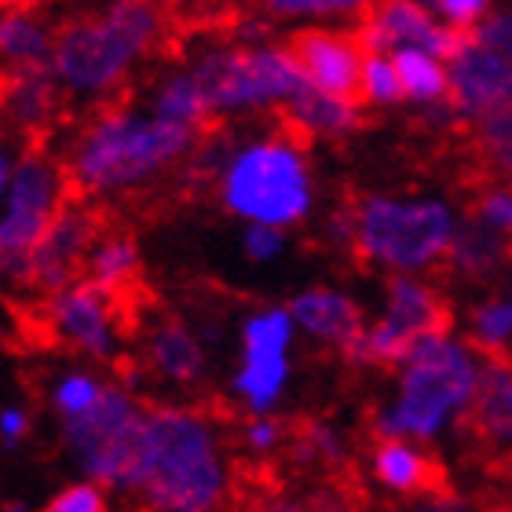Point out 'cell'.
Instances as JSON below:
<instances>
[{
	"label": "cell",
	"instance_id": "38",
	"mask_svg": "<svg viewBox=\"0 0 512 512\" xmlns=\"http://www.w3.org/2000/svg\"><path fill=\"white\" fill-rule=\"evenodd\" d=\"M26 436H30V414L19 403L0 406V447L15 450Z\"/></svg>",
	"mask_w": 512,
	"mask_h": 512
},
{
	"label": "cell",
	"instance_id": "22",
	"mask_svg": "<svg viewBox=\"0 0 512 512\" xmlns=\"http://www.w3.org/2000/svg\"><path fill=\"white\" fill-rule=\"evenodd\" d=\"M366 107H355V103H344V99H333L319 88H304L300 96H293L282 107V128H286L289 136L300 139L304 147H308L311 139H322V136H352L359 128L366 125Z\"/></svg>",
	"mask_w": 512,
	"mask_h": 512
},
{
	"label": "cell",
	"instance_id": "29",
	"mask_svg": "<svg viewBox=\"0 0 512 512\" xmlns=\"http://www.w3.org/2000/svg\"><path fill=\"white\" fill-rule=\"evenodd\" d=\"M260 512H363V505H359V494L348 491L344 483H319L308 491L271 494Z\"/></svg>",
	"mask_w": 512,
	"mask_h": 512
},
{
	"label": "cell",
	"instance_id": "40",
	"mask_svg": "<svg viewBox=\"0 0 512 512\" xmlns=\"http://www.w3.org/2000/svg\"><path fill=\"white\" fill-rule=\"evenodd\" d=\"M22 154H15L8 143V136L0 132V202H4V191H8V183H11V172H15V165H19Z\"/></svg>",
	"mask_w": 512,
	"mask_h": 512
},
{
	"label": "cell",
	"instance_id": "26",
	"mask_svg": "<svg viewBox=\"0 0 512 512\" xmlns=\"http://www.w3.org/2000/svg\"><path fill=\"white\" fill-rule=\"evenodd\" d=\"M139 264H143L139 260V246L128 235H99V242L88 253L85 278L118 297V293H125L136 282Z\"/></svg>",
	"mask_w": 512,
	"mask_h": 512
},
{
	"label": "cell",
	"instance_id": "10",
	"mask_svg": "<svg viewBox=\"0 0 512 512\" xmlns=\"http://www.w3.org/2000/svg\"><path fill=\"white\" fill-rule=\"evenodd\" d=\"M70 172L44 150H26L11 172L0 202V256H26L37 249L55 216L70 202Z\"/></svg>",
	"mask_w": 512,
	"mask_h": 512
},
{
	"label": "cell",
	"instance_id": "23",
	"mask_svg": "<svg viewBox=\"0 0 512 512\" xmlns=\"http://www.w3.org/2000/svg\"><path fill=\"white\" fill-rule=\"evenodd\" d=\"M512 260V242L505 231L483 224L480 216L461 220L458 231H454V242H450L447 264L450 271H458L465 278H487L494 275L498 267H505Z\"/></svg>",
	"mask_w": 512,
	"mask_h": 512
},
{
	"label": "cell",
	"instance_id": "31",
	"mask_svg": "<svg viewBox=\"0 0 512 512\" xmlns=\"http://www.w3.org/2000/svg\"><path fill=\"white\" fill-rule=\"evenodd\" d=\"M472 344L483 359H512V300H487L472 311Z\"/></svg>",
	"mask_w": 512,
	"mask_h": 512
},
{
	"label": "cell",
	"instance_id": "16",
	"mask_svg": "<svg viewBox=\"0 0 512 512\" xmlns=\"http://www.w3.org/2000/svg\"><path fill=\"white\" fill-rule=\"evenodd\" d=\"M447 103L461 121L512 107V55L494 52L472 37L469 48L450 63Z\"/></svg>",
	"mask_w": 512,
	"mask_h": 512
},
{
	"label": "cell",
	"instance_id": "1",
	"mask_svg": "<svg viewBox=\"0 0 512 512\" xmlns=\"http://www.w3.org/2000/svg\"><path fill=\"white\" fill-rule=\"evenodd\" d=\"M128 494L143 512H220L231 465L213 417L191 406H150Z\"/></svg>",
	"mask_w": 512,
	"mask_h": 512
},
{
	"label": "cell",
	"instance_id": "18",
	"mask_svg": "<svg viewBox=\"0 0 512 512\" xmlns=\"http://www.w3.org/2000/svg\"><path fill=\"white\" fill-rule=\"evenodd\" d=\"M63 88L48 66L4 70L0 77V121L19 136H41L55 121Z\"/></svg>",
	"mask_w": 512,
	"mask_h": 512
},
{
	"label": "cell",
	"instance_id": "12",
	"mask_svg": "<svg viewBox=\"0 0 512 512\" xmlns=\"http://www.w3.org/2000/svg\"><path fill=\"white\" fill-rule=\"evenodd\" d=\"M41 319L55 341L74 348L92 363H110L121 352V326L114 293L99 289L88 278H77L59 293H48L41 304Z\"/></svg>",
	"mask_w": 512,
	"mask_h": 512
},
{
	"label": "cell",
	"instance_id": "2",
	"mask_svg": "<svg viewBox=\"0 0 512 512\" xmlns=\"http://www.w3.org/2000/svg\"><path fill=\"white\" fill-rule=\"evenodd\" d=\"M205 136L154 118L150 110L107 107L77 136L66 172L85 194H128L154 183L176 161L191 158Z\"/></svg>",
	"mask_w": 512,
	"mask_h": 512
},
{
	"label": "cell",
	"instance_id": "34",
	"mask_svg": "<svg viewBox=\"0 0 512 512\" xmlns=\"http://www.w3.org/2000/svg\"><path fill=\"white\" fill-rule=\"evenodd\" d=\"M41 512H107V487L92 480H77L48 498Z\"/></svg>",
	"mask_w": 512,
	"mask_h": 512
},
{
	"label": "cell",
	"instance_id": "17",
	"mask_svg": "<svg viewBox=\"0 0 512 512\" xmlns=\"http://www.w3.org/2000/svg\"><path fill=\"white\" fill-rule=\"evenodd\" d=\"M461 436L476 447H512V359H483L472 403L461 410Z\"/></svg>",
	"mask_w": 512,
	"mask_h": 512
},
{
	"label": "cell",
	"instance_id": "27",
	"mask_svg": "<svg viewBox=\"0 0 512 512\" xmlns=\"http://www.w3.org/2000/svg\"><path fill=\"white\" fill-rule=\"evenodd\" d=\"M392 66H395V74H399V85H403L406 99L425 103V107L447 103L450 74H443V66L436 63V55L421 52V48H399V52H392Z\"/></svg>",
	"mask_w": 512,
	"mask_h": 512
},
{
	"label": "cell",
	"instance_id": "33",
	"mask_svg": "<svg viewBox=\"0 0 512 512\" xmlns=\"http://www.w3.org/2000/svg\"><path fill=\"white\" fill-rule=\"evenodd\" d=\"M363 92H366V103H370V110L403 103L406 92H403V85H399V74H395L392 59H384V55H366Z\"/></svg>",
	"mask_w": 512,
	"mask_h": 512
},
{
	"label": "cell",
	"instance_id": "14",
	"mask_svg": "<svg viewBox=\"0 0 512 512\" xmlns=\"http://www.w3.org/2000/svg\"><path fill=\"white\" fill-rule=\"evenodd\" d=\"M289 55L297 59L300 74L311 88H319L326 96L366 107L363 92V70L366 52L359 48L355 33H333V30H297L289 37Z\"/></svg>",
	"mask_w": 512,
	"mask_h": 512
},
{
	"label": "cell",
	"instance_id": "25",
	"mask_svg": "<svg viewBox=\"0 0 512 512\" xmlns=\"http://www.w3.org/2000/svg\"><path fill=\"white\" fill-rule=\"evenodd\" d=\"M55 52V33L33 11H0V66L30 70L48 66Z\"/></svg>",
	"mask_w": 512,
	"mask_h": 512
},
{
	"label": "cell",
	"instance_id": "21",
	"mask_svg": "<svg viewBox=\"0 0 512 512\" xmlns=\"http://www.w3.org/2000/svg\"><path fill=\"white\" fill-rule=\"evenodd\" d=\"M289 315L315 341H326L333 348H341V352L366 333L359 304L352 297L337 293V289H304V293L289 300Z\"/></svg>",
	"mask_w": 512,
	"mask_h": 512
},
{
	"label": "cell",
	"instance_id": "8",
	"mask_svg": "<svg viewBox=\"0 0 512 512\" xmlns=\"http://www.w3.org/2000/svg\"><path fill=\"white\" fill-rule=\"evenodd\" d=\"M143 425H147V406L139 403V395L125 384H107L103 399L88 414L63 421V447L70 450L85 480L128 494Z\"/></svg>",
	"mask_w": 512,
	"mask_h": 512
},
{
	"label": "cell",
	"instance_id": "4",
	"mask_svg": "<svg viewBox=\"0 0 512 512\" xmlns=\"http://www.w3.org/2000/svg\"><path fill=\"white\" fill-rule=\"evenodd\" d=\"M220 202L231 216L246 224L293 227L311 213V169L304 161V143L286 128L275 136L249 139L227 150V161L216 176Z\"/></svg>",
	"mask_w": 512,
	"mask_h": 512
},
{
	"label": "cell",
	"instance_id": "7",
	"mask_svg": "<svg viewBox=\"0 0 512 512\" xmlns=\"http://www.w3.org/2000/svg\"><path fill=\"white\" fill-rule=\"evenodd\" d=\"M454 213L443 202H399L366 194L355 202V249L363 264H388L395 271L436 264L454 242Z\"/></svg>",
	"mask_w": 512,
	"mask_h": 512
},
{
	"label": "cell",
	"instance_id": "5",
	"mask_svg": "<svg viewBox=\"0 0 512 512\" xmlns=\"http://www.w3.org/2000/svg\"><path fill=\"white\" fill-rule=\"evenodd\" d=\"M480 384V363L465 344L450 337L421 341L399 377L392 406L374 414V439H432L443 432L447 417L472 403Z\"/></svg>",
	"mask_w": 512,
	"mask_h": 512
},
{
	"label": "cell",
	"instance_id": "11",
	"mask_svg": "<svg viewBox=\"0 0 512 512\" xmlns=\"http://www.w3.org/2000/svg\"><path fill=\"white\" fill-rule=\"evenodd\" d=\"M293 333L297 322L289 308H260L242 322V355L231 377V392L249 417H267L286 395Z\"/></svg>",
	"mask_w": 512,
	"mask_h": 512
},
{
	"label": "cell",
	"instance_id": "3",
	"mask_svg": "<svg viewBox=\"0 0 512 512\" xmlns=\"http://www.w3.org/2000/svg\"><path fill=\"white\" fill-rule=\"evenodd\" d=\"M165 33V11L158 0H114L99 15L77 19L55 33L52 77L66 96H114L143 55L158 48Z\"/></svg>",
	"mask_w": 512,
	"mask_h": 512
},
{
	"label": "cell",
	"instance_id": "39",
	"mask_svg": "<svg viewBox=\"0 0 512 512\" xmlns=\"http://www.w3.org/2000/svg\"><path fill=\"white\" fill-rule=\"evenodd\" d=\"M399 512H476L469 502H461L454 491L443 494H421V498H410Z\"/></svg>",
	"mask_w": 512,
	"mask_h": 512
},
{
	"label": "cell",
	"instance_id": "30",
	"mask_svg": "<svg viewBox=\"0 0 512 512\" xmlns=\"http://www.w3.org/2000/svg\"><path fill=\"white\" fill-rule=\"evenodd\" d=\"M103 392H107V384L92 370H63L48 388V403L63 421H74V417L88 414L103 399Z\"/></svg>",
	"mask_w": 512,
	"mask_h": 512
},
{
	"label": "cell",
	"instance_id": "20",
	"mask_svg": "<svg viewBox=\"0 0 512 512\" xmlns=\"http://www.w3.org/2000/svg\"><path fill=\"white\" fill-rule=\"evenodd\" d=\"M143 359H147L150 374L169 384H194L205 374L202 337L172 315L150 322L147 337H143Z\"/></svg>",
	"mask_w": 512,
	"mask_h": 512
},
{
	"label": "cell",
	"instance_id": "19",
	"mask_svg": "<svg viewBox=\"0 0 512 512\" xmlns=\"http://www.w3.org/2000/svg\"><path fill=\"white\" fill-rule=\"evenodd\" d=\"M370 469L381 487L403 498H421V494H443L450 491L447 472L432 454L417 450L406 439H377L370 454Z\"/></svg>",
	"mask_w": 512,
	"mask_h": 512
},
{
	"label": "cell",
	"instance_id": "28",
	"mask_svg": "<svg viewBox=\"0 0 512 512\" xmlns=\"http://www.w3.org/2000/svg\"><path fill=\"white\" fill-rule=\"evenodd\" d=\"M289 450L297 465H319V469H344L348 465V447H344L341 432L319 417H311L304 425H297V432L289 436Z\"/></svg>",
	"mask_w": 512,
	"mask_h": 512
},
{
	"label": "cell",
	"instance_id": "42",
	"mask_svg": "<svg viewBox=\"0 0 512 512\" xmlns=\"http://www.w3.org/2000/svg\"><path fill=\"white\" fill-rule=\"evenodd\" d=\"M4 512H30V509H26L22 502H8V505H4Z\"/></svg>",
	"mask_w": 512,
	"mask_h": 512
},
{
	"label": "cell",
	"instance_id": "43",
	"mask_svg": "<svg viewBox=\"0 0 512 512\" xmlns=\"http://www.w3.org/2000/svg\"><path fill=\"white\" fill-rule=\"evenodd\" d=\"M509 512H512V509H509Z\"/></svg>",
	"mask_w": 512,
	"mask_h": 512
},
{
	"label": "cell",
	"instance_id": "6",
	"mask_svg": "<svg viewBox=\"0 0 512 512\" xmlns=\"http://www.w3.org/2000/svg\"><path fill=\"white\" fill-rule=\"evenodd\" d=\"M187 70L202 85L213 114L282 110L308 88L297 59L278 44H216L205 48Z\"/></svg>",
	"mask_w": 512,
	"mask_h": 512
},
{
	"label": "cell",
	"instance_id": "32",
	"mask_svg": "<svg viewBox=\"0 0 512 512\" xmlns=\"http://www.w3.org/2000/svg\"><path fill=\"white\" fill-rule=\"evenodd\" d=\"M271 19H363L377 0H256Z\"/></svg>",
	"mask_w": 512,
	"mask_h": 512
},
{
	"label": "cell",
	"instance_id": "24",
	"mask_svg": "<svg viewBox=\"0 0 512 512\" xmlns=\"http://www.w3.org/2000/svg\"><path fill=\"white\" fill-rule=\"evenodd\" d=\"M147 110L154 118L172 121V125H180V128H191L198 136H205L209 121L216 118L202 85L194 81L191 70H172V74L161 77L158 85L150 88Z\"/></svg>",
	"mask_w": 512,
	"mask_h": 512
},
{
	"label": "cell",
	"instance_id": "41",
	"mask_svg": "<svg viewBox=\"0 0 512 512\" xmlns=\"http://www.w3.org/2000/svg\"><path fill=\"white\" fill-rule=\"evenodd\" d=\"M37 0H0V11H30Z\"/></svg>",
	"mask_w": 512,
	"mask_h": 512
},
{
	"label": "cell",
	"instance_id": "35",
	"mask_svg": "<svg viewBox=\"0 0 512 512\" xmlns=\"http://www.w3.org/2000/svg\"><path fill=\"white\" fill-rule=\"evenodd\" d=\"M421 4H425L432 15H439L447 26L465 30V33L476 30L483 22V15H487V8H491V0H421Z\"/></svg>",
	"mask_w": 512,
	"mask_h": 512
},
{
	"label": "cell",
	"instance_id": "15",
	"mask_svg": "<svg viewBox=\"0 0 512 512\" xmlns=\"http://www.w3.org/2000/svg\"><path fill=\"white\" fill-rule=\"evenodd\" d=\"M99 242V216L85 202H66V209L55 216L48 235L30 253V286L44 293H59L70 282L85 278L88 253Z\"/></svg>",
	"mask_w": 512,
	"mask_h": 512
},
{
	"label": "cell",
	"instance_id": "13",
	"mask_svg": "<svg viewBox=\"0 0 512 512\" xmlns=\"http://www.w3.org/2000/svg\"><path fill=\"white\" fill-rule=\"evenodd\" d=\"M355 41L366 55H388L399 48H421L428 55L458 59L469 48L472 33L454 30L447 22H439L421 0H377L363 19L352 26Z\"/></svg>",
	"mask_w": 512,
	"mask_h": 512
},
{
	"label": "cell",
	"instance_id": "37",
	"mask_svg": "<svg viewBox=\"0 0 512 512\" xmlns=\"http://www.w3.org/2000/svg\"><path fill=\"white\" fill-rule=\"evenodd\" d=\"M242 439H246V447L253 450V454H275L282 443H286V428L278 425L275 417H249L246 432H242Z\"/></svg>",
	"mask_w": 512,
	"mask_h": 512
},
{
	"label": "cell",
	"instance_id": "9",
	"mask_svg": "<svg viewBox=\"0 0 512 512\" xmlns=\"http://www.w3.org/2000/svg\"><path fill=\"white\" fill-rule=\"evenodd\" d=\"M450 326H454V308L436 286L392 275L381 322L366 326L363 337L348 344L341 355L352 366H406L421 341L447 337Z\"/></svg>",
	"mask_w": 512,
	"mask_h": 512
},
{
	"label": "cell",
	"instance_id": "36",
	"mask_svg": "<svg viewBox=\"0 0 512 512\" xmlns=\"http://www.w3.org/2000/svg\"><path fill=\"white\" fill-rule=\"evenodd\" d=\"M242 249L253 264H271L282 256L286 249V231L282 227H264V224H246V235H242Z\"/></svg>",
	"mask_w": 512,
	"mask_h": 512
}]
</instances>
